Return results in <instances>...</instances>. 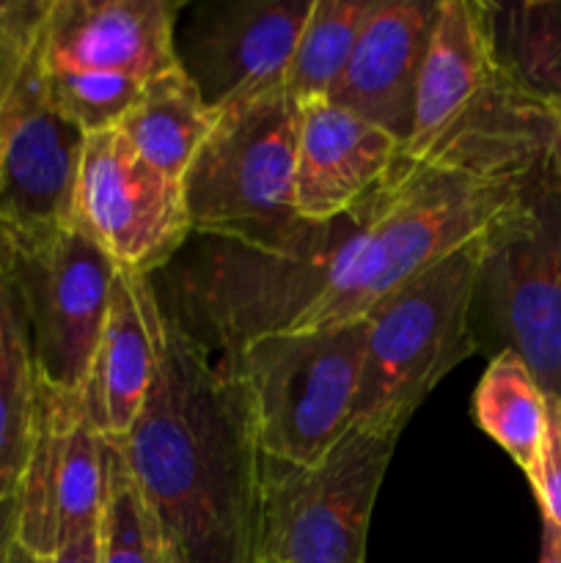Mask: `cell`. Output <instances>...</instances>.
<instances>
[{"label":"cell","mask_w":561,"mask_h":563,"mask_svg":"<svg viewBox=\"0 0 561 563\" xmlns=\"http://www.w3.org/2000/svg\"><path fill=\"white\" fill-rule=\"evenodd\" d=\"M528 181H482L402 154L352 212L306 223L278 251L198 236L160 269L165 286H152L168 291L160 308L218 355L278 330L363 322L391 291L487 231Z\"/></svg>","instance_id":"cell-1"},{"label":"cell","mask_w":561,"mask_h":563,"mask_svg":"<svg viewBox=\"0 0 561 563\" xmlns=\"http://www.w3.org/2000/svg\"><path fill=\"white\" fill-rule=\"evenodd\" d=\"M143 410L113 443L168 528L182 563H253L258 449L234 368L154 302Z\"/></svg>","instance_id":"cell-2"},{"label":"cell","mask_w":561,"mask_h":563,"mask_svg":"<svg viewBox=\"0 0 561 563\" xmlns=\"http://www.w3.org/2000/svg\"><path fill=\"white\" fill-rule=\"evenodd\" d=\"M548 152L550 104L498 60L484 3L440 0L402 154L482 181H528Z\"/></svg>","instance_id":"cell-3"},{"label":"cell","mask_w":561,"mask_h":563,"mask_svg":"<svg viewBox=\"0 0 561 563\" xmlns=\"http://www.w3.org/2000/svg\"><path fill=\"white\" fill-rule=\"evenodd\" d=\"M482 234L391 291L363 319L366 350L352 427L399 438L435 385L476 355L471 311Z\"/></svg>","instance_id":"cell-4"},{"label":"cell","mask_w":561,"mask_h":563,"mask_svg":"<svg viewBox=\"0 0 561 563\" xmlns=\"http://www.w3.org/2000/svg\"><path fill=\"white\" fill-rule=\"evenodd\" d=\"M297 121L284 88L220 110L182 176L190 234L278 251L306 225L295 207Z\"/></svg>","instance_id":"cell-5"},{"label":"cell","mask_w":561,"mask_h":563,"mask_svg":"<svg viewBox=\"0 0 561 563\" xmlns=\"http://www.w3.org/2000/svg\"><path fill=\"white\" fill-rule=\"evenodd\" d=\"M473 335L515 352L544 396H561V181L550 163L482 234Z\"/></svg>","instance_id":"cell-6"},{"label":"cell","mask_w":561,"mask_h":563,"mask_svg":"<svg viewBox=\"0 0 561 563\" xmlns=\"http://www.w3.org/2000/svg\"><path fill=\"white\" fill-rule=\"evenodd\" d=\"M366 322L278 330L223 355L240 379L262 456L311 465L352 427Z\"/></svg>","instance_id":"cell-7"},{"label":"cell","mask_w":561,"mask_h":563,"mask_svg":"<svg viewBox=\"0 0 561 563\" xmlns=\"http://www.w3.org/2000/svg\"><path fill=\"white\" fill-rule=\"evenodd\" d=\"M170 0H50L36 58L50 102L86 135L113 130L152 77L174 69Z\"/></svg>","instance_id":"cell-8"},{"label":"cell","mask_w":561,"mask_h":563,"mask_svg":"<svg viewBox=\"0 0 561 563\" xmlns=\"http://www.w3.org/2000/svg\"><path fill=\"white\" fill-rule=\"evenodd\" d=\"M394 434L350 427L311 465L258 454L253 563H363Z\"/></svg>","instance_id":"cell-9"},{"label":"cell","mask_w":561,"mask_h":563,"mask_svg":"<svg viewBox=\"0 0 561 563\" xmlns=\"http://www.w3.org/2000/svg\"><path fill=\"white\" fill-rule=\"evenodd\" d=\"M0 275L20 302L36 377L66 394L82 390L119 264L77 225L38 236L0 229Z\"/></svg>","instance_id":"cell-10"},{"label":"cell","mask_w":561,"mask_h":563,"mask_svg":"<svg viewBox=\"0 0 561 563\" xmlns=\"http://www.w3.org/2000/svg\"><path fill=\"white\" fill-rule=\"evenodd\" d=\"M72 225L121 269L146 278L168 267L190 240L182 181L146 163L116 126L86 135Z\"/></svg>","instance_id":"cell-11"},{"label":"cell","mask_w":561,"mask_h":563,"mask_svg":"<svg viewBox=\"0 0 561 563\" xmlns=\"http://www.w3.org/2000/svg\"><path fill=\"white\" fill-rule=\"evenodd\" d=\"M102 500L105 438L88 423L80 390L66 394L38 379L31 449L11 504V539L33 559H50L72 539L97 531Z\"/></svg>","instance_id":"cell-12"},{"label":"cell","mask_w":561,"mask_h":563,"mask_svg":"<svg viewBox=\"0 0 561 563\" xmlns=\"http://www.w3.org/2000/svg\"><path fill=\"white\" fill-rule=\"evenodd\" d=\"M311 0H229L179 11L176 66L212 110L284 88Z\"/></svg>","instance_id":"cell-13"},{"label":"cell","mask_w":561,"mask_h":563,"mask_svg":"<svg viewBox=\"0 0 561 563\" xmlns=\"http://www.w3.org/2000/svg\"><path fill=\"white\" fill-rule=\"evenodd\" d=\"M86 132L55 110L38 58L0 108V229L38 236L72 225Z\"/></svg>","instance_id":"cell-14"},{"label":"cell","mask_w":561,"mask_h":563,"mask_svg":"<svg viewBox=\"0 0 561 563\" xmlns=\"http://www.w3.org/2000/svg\"><path fill=\"white\" fill-rule=\"evenodd\" d=\"M438 9L440 0H374L350 64L328 102L352 110L405 148Z\"/></svg>","instance_id":"cell-15"},{"label":"cell","mask_w":561,"mask_h":563,"mask_svg":"<svg viewBox=\"0 0 561 563\" xmlns=\"http://www.w3.org/2000/svg\"><path fill=\"white\" fill-rule=\"evenodd\" d=\"M402 159V143L333 102L300 108L295 207L306 223H328L361 207Z\"/></svg>","instance_id":"cell-16"},{"label":"cell","mask_w":561,"mask_h":563,"mask_svg":"<svg viewBox=\"0 0 561 563\" xmlns=\"http://www.w3.org/2000/svg\"><path fill=\"white\" fill-rule=\"evenodd\" d=\"M154 302L157 295L152 280L119 267L102 339L80 390L88 423L108 443H119L130 434L152 388L157 366Z\"/></svg>","instance_id":"cell-17"},{"label":"cell","mask_w":561,"mask_h":563,"mask_svg":"<svg viewBox=\"0 0 561 563\" xmlns=\"http://www.w3.org/2000/svg\"><path fill=\"white\" fill-rule=\"evenodd\" d=\"M218 121L190 77L174 66L152 77L116 130L146 163L182 181Z\"/></svg>","instance_id":"cell-18"},{"label":"cell","mask_w":561,"mask_h":563,"mask_svg":"<svg viewBox=\"0 0 561 563\" xmlns=\"http://www.w3.org/2000/svg\"><path fill=\"white\" fill-rule=\"evenodd\" d=\"M36 366L25 319L0 275V509L14 504L36 416Z\"/></svg>","instance_id":"cell-19"},{"label":"cell","mask_w":561,"mask_h":563,"mask_svg":"<svg viewBox=\"0 0 561 563\" xmlns=\"http://www.w3.org/2000/svg\"><path fill=\"white\" fill-rule=\"evenodd\" d=\"M372 5L374 0H311L284 77V91L297 108L330 99Z\"/></svg>","instance_id":"cell-20"},{"label":"cell","mask_w":561,"mask_h":563,"mask_svg":"<svg viewBox=\"0 0 561 563\" xmlns=\"http://www.w3.org/2000/svg\"><path fill=\"white\" fill-rule=\"evenodd\" d=\"M473 418L522 473L531 471L544 434V394L515 352L490 357L473 394Z\"/></svg>","instance_id":"cell-21"},{"label":"cell","mask_w":561,"mask_h":563,"mask_svg":"<svg viewBox=\"0 0 561 563\" xmlns=\"http://www.w3.org/2000/svg\"><path fill=\"white\" fill-rule=\"evenodd\" d=\"M99 563H182L168 528L130 465L105 440V500L97 526Z\"/></svg>","instance_id":"cell-22"},{"label":"cell","mask_w":561,"mask_h":563,"mask_svg":"<svg viewBox=\"0 0 561 563\" xmlns=\"http://www.w3.org/2000/svg\"><path fill=\"white\" fill-rule=\"evenodd\" d=\"M498 60L534 97H561V3H484Z\"/></svg>","instance_id":"cell-23"},{"label":"cell","mask_w":561,"mask_h":563,"mask_svg":"<svg viewBox=\"0 0 561 563\" xmlns=\"http://www.w3.org/2000/svg\"><path fill=\"white\" fill-rule=\"evenodd\" d=\"M50 0H0V108L33 58Z\"/></svg>","instance_id":"cell-24"},{"label":"cell","mask_w":561,"mask_h":563,"mask_svg":"<svg viewBox=\"0 0 561 563\" xmlns=\"http://www.w3.org/2000/svg\"><path fill=\"white\" fill-rule=\"evenodd\" d=\"M544 526L561 528V396H544V434L537 462L526 473Z\"/></svg>","instance_id":"cell-25"},{"label":"cell","mask_w":561,"mask_h":563,"mask_svg":"<svg viewBox=\"0 0 561 563\" xmlns=\"http://www.w3.org/2000/svg\"><path fill=\"white\" fill-rule=\"evenodd\" d=\"M42 563H99L97 531L72 539V542H66L64 548L55 550V553L50 555V559H44Z\"/></svg>","instance_id":"cell-26"},{"label":"cell","mask_w":561,"mask_h":563,"mask_svg":"<svg viewBox=\"0 0 561 563\" xmlns=\"http://www.w3.org/2000/svg\"><path fill=\"white\" fill-rule=\"evenodd\" d=\"M550 104V152L548 163L553 168V174L561 181V97L553 99Z\"/></svg>","instance_id":"cell-27"},{"label":"cell","mask_w":561,"mask_h":563,"mask_svg":"<svg viewBox=\"0 0 561 563\" xmlns=\"http://www.w3.org/2000/svg\"><path fill=\"white\" fill-rule=\"evenodd\" d=\"M539 563H561V528L544 526L542 555H539Z\"/></svg>","instance_id":"cell-28"},{"label":"cell","mask_w":561,"mask_h":563,"mask_svg":"<svg viewBox=\"0 0 561 563\" xmlns=\"http://www.w3.org/2000/svg\"><path fill=\"white\" fill-rule=\"evenodd\" d=\"M11 544V506L0 509V563L6 561V550Z\"/></svg>","instance_id":"cell-29"},{"label":"cell","mask_w":561,"mask_h":563,"mask_svg":"<svg viewBox=\"0 0 561 563\" xmlns=\"http://www.w3.org/2000/svg\"><path fill=\"white\" fill-rule=\"evenodd\" d=\"M3 563H42V561L33 559V555H28L25 550H22L20 544L14 542V539H11L9 550H6V561Z\"/></svg>","instance_id":"cell-30"}]
</instances>
